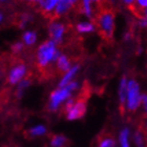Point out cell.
Listing matches in <instances>:
<instances>
[{"instance_id": "9c48e42d", "label": "cell", "mask_w": 147, "mask_h": 147, "mask_svg": "<svg viewBox=\"0 0 147 147\" xmlns=\"http://www.w3.org/2000/svg\"><path fill=\"white\" fill-rule=\"evenodd\" d=\"M74 4H75V1H69V0H60V1H57V4H56L54 12H55V14L57 16L64 15L65 13H67L73 7Z\"/></svg>"}, {"instance_id": "277c9868", "label": "cell", "mask_w": 147, "mask_h": 147, "mask_svg": "<svg viewBox=\"0 0 147 147\" xmlns=\"http://www.w3.org/2000/svg\"><path fill=\"white\" fill-rule=\"evenodd\" d=\"M98 26L101 34L106 38H111L115 32V15L113 11H104L98 17Z\"/></svg>"}, {"instance_id": "9a60e30c", "label": "cell", "mask_w": 147, "mask_h": 147, "mask_svg": "<svg viewBox=\"0 0 147 147\" xmlns=\"http://www.w3.org/2000/svg\"><path fill=\"white\" fill-rule=\"evenodd\" d=\"M66 143H67V138L63 135H55L51 139L52 147H63Z\"/></svg>"}, {"instance_id": "7402d4cb", "label": "cell", "mask_w": 147, "mask_h": 147, "mask_svg": "<svg viewBox=\"0 0 147 147\" xmlns=\"http://www.w3.org/2000/svg\"><path fill=\"white\" fill-rule=\"evenodd\" d=\"M23 49V43L22 42H16L14 45H13V51L14 52H19V51H22Z\"/></svg>"}, {"instance_id": "7c38bea8", "label": "cell", "mask_w": 147, "mask_h": 147, "mask_svg": "<svg viewBox=\"0 0 147 147\" xmlns=\"http://www.w3.org/2000/svg\"><path fill=\"white\" fill-rule=\"evenodd\" d=\"M56 63H57V67H58L59 71H67L71 66V60L68 59V57L64 54H60V56L58 57V59L56 60Z\"/></svg>"}, {"instance_id": "2e32d148", "label": "cell", "mask_w": 147, "mask_h": 147, "mask_svg": "<svg viewBox=\"0 0 147 147\" xmlns=\"http://www.w3.org/2000/svg\"><path fill=\"white\" fill-rule=\"evenodd\" d=\"M119 142L121 147H130L129 146V129L123 128L119 135Z\"/></svg>"}, {"instance_id": "8992f818", "label": "cell", "mask_w": 147, "mask_h": 147, "mask_svg": "<svg viewBox=\"0 0 147 147\" xmlns=\"http://www.w3.org/2000/svg\"><path fill=\"white\" fill-rule=\"evenodd\" d=\"M86 113V103L83 100H75L71 106L68 109L65 110L66 119L68 121H75L79 120L84 117Z\"/></svg>"}, {"instance_id": "5b68a950", "label": "cell", "mask_w": 147, "mask_h": 147, "mask_svg": "<svg viewBox=\"0 0 147 147\" xmlns=\"http://www.w3.org/2000/svg\"><path fill=\"white\" fill-rule=\"evenodd\" d=\"M65 32H66V28L63 23L59 21H53L49 23V33L51 36V40L55 43L56 45L61 44L63 42L65 36Z\"/></svg>"}, {"instance_id": "d6986e66", "label": "cell", "mask_w": 147, "mask_h": 147, "mask_svg": "<svg viewBox=\"0 0 147 147\" xmlns=\"http://www.w3.org/2000/svg\"><path fill=\"white\" fill-rule=\"evenodd\" d=\"M30 85H31V82H30L28 79L21 80V81L18 83V87H17V92H16V95H17V97H22L23 92H24V90L28 88Z\"/></svg>"}, {"instance_id": "4fadbf2b", "label": "cell", "mask_w": 147, "mask_h": 147, "mask_svg": "<svg viewBox=\"0 0 147 147\" xmlns=\"http://www.w3.org/2000/svg\"><path fill=\"white\" fill-rule=\"evenodd\" d=\"M57 1L58 0H42V1H38V5L42 12L52 13L55 9Z\"/></svg>"}, {"instance_id": "8fae6325", "label": "cell", "mask_w": 147, "mask_h": 147, "mask_svg": "<svg viewBox=\"0 0 147 147\" xmlns=\"http://www.w3.org/2000/svg\"><path fill=\"white\" fill-rule=\"evenodd\" d=\"M127 78L125 75H123L121 81L119 83V101L121 105H125L126 94H127Z\"/></svg>"}, {"instance_id": "ffe728a7", "label": "cell", "mask_w": 147, "mask_h": 147, "mask_svg": "<svg viewBox=\"0 0 147 147\" xmlns=\"http://www.w3.org/2000/svg\"><path fill=\"white\" fill-rule=\"evenodd\" d=\"M99 147H115L116 146V141L113 140V137H107L103 138L99 141Z\"/></svg>"}, {"instance_id": "7a4b0ae2", "label": "cell", "mask_w": 147, "mask_h": 147, "mask_svg": "<svg viewBox=\"0 0 147 147\" xmlns=\"http://www.w3.org/2000/svg\"><path fill=\"white\" fill-rule=\"evenodd\" d=\"M142 94L140 85L136 80L127 81V94H126V107L129 111H136L141 105Z\"/></svg>"}, {"instance_id": "cb8c5ba5", "label": "cell", "mask_w": 147, "mask_h": 147, "mask_svg": "<svg viewBox=\"0 0 147 147\" xmlns=\"http://www.w3.org/2000/svg\"><path fill=\"white\" fill-rule=\"evenodd\" d=\"M137 4H138L140 7H142V9H145L147 6V1H142V0H139L137 1Z\"/></svg>"}, {"instance_id": "d4e9b609", "label": "cell", "mask_w": 147, "mask_h": 147, "mask_svg": "<svg viewBox=\"0 0 147 147\" xmlns=\"http://www.w3.org/2000/svg\"><path fill=\"white\" fill-rule=\"evenodd\" d=\"M2 21H3V14L0 12V24L2 23Z\"/></svg>"}, {"instance_id": "6da1fadb", "label": "cell", "mask_w": 147, "mask_h": 147, "mask_svg": "<svg viewBox=\"0 0 147 147\" xmlns=\"http://www.w3.org/2000/svg\"><path fill=\"white\" fill-rule=\"evenodd\" d=\"M61 53L52 40H46L37 49V63L41 67H46L49 63L56 62Z\"/></svg>"}, {"instance_id": "603a6c76", "label": "cell", "mask_w": 147, "mask_h": 147, "mask_svg": "<svg viewBox=\"0 0 147 147\" xmlns=\"http://www.w3.org/2000/svg\"><path fill=\"white\" fill-rule=\"evenodd\" d=\"M141 104L143 105V107H144V110L146 111V108H147V96H146V94H143V95H142Z\"/></svg>"}, {"instance_id": "ac0fdd59", "label": "cell", "mask_w": 147, "mask_h": 147, "mask_svg": "<svg viewBox=\"0 0 147 147\" xmlns=\"http://www.w3.org/2000/svg\"><path fill=\"white\" fill-rule=\"evenodd\" d=\"M94 9H92V2L90 0H84L82 2V12L83 14L89 19H92V12Z\"/></svg>"}, {"instance_id": "ba28073f", "label": "cell", "mask_w": 147, "mask_h": 147, "mask_svg": "<svg viewBox=\"0 0 147 147\" xmlns=\"http://www.w3.org/2000/svg\"><path fill=\"white\" fill-rule=\"evenodd\" d=\"M79 69H80V65L76 64V65H74V66H71L67 71H65V74L63 75V77H62V79L60 80V82H59L58 87H64V86L67 85L71 81H73V79L75 78V76H76L77 74H78Z\"/></svg>"}, {"instance_id": "52a82bcc", "label": "cell", "mask_w": 147, "mask_h": 147, "mask_svg": "<svg viewBox=\"0 0 147 147\" xmlns=\"http://www.w3.org/2000/svg\"><path fill=\"white\" fill-rule=\"evenodd\" d=\"M26 73H28L26 65L23 64V63H18L14 67H12V69H11V71L9 74V77H7V81H9V84L16 85L21 80H23Z\"/></svg>"}, {"instance_id": "44dd1931", "label": "cell", "mask_w": 147, "mask_h": 147, "mask_svg": "<svg viewBox=\"0 0 147 147\" xmlns=\"http://www.w3.org/2000/svg\"><path fill=\"white\" fill-rule=\"evenodd\" d=\"M135 142L138 147H144V138H143L142 134H140V132H137V134H136Z\"/></svg>"}, {"instance_id": "3957f363", "label": "cell", "mask_w": 147, "mask_h": 147, "mask_svg": "<svg viewBox=\"0 0 147 147\" xmlns=\"http://www.w3.org/2000/svg\"><path fill=\"white\" fill-rule=\"evenodd\" d=\"M71 92L66 86H64V87H58L55 90H53L51 92V96H49V105H47L49 110H51L53 113L57 111L59 109V107H60V105L63 102L67 101L68 99L71 98Z\"/></svg>"}, {"instance_id": "e0dca14e", "label": "cell", "mask_w": 147, "mask_h": 147, "mask_svg": "<svg viewBox=\"0 0 147 147\" xmlns=\"http://www.w3.org/2000/svg\"><path fill=\"white\" fill-rule=\"evenodd\" d=\"M46 134V127L42 124H39V125H36L34 127H32L30 130H28V135L31 137H40V136H43Z\"/></svg>"}, {"instance_id": "30bf717a", "label": "cell", "mask_w": 147, "mask_h": 147, "mask_svg": "<svg viewBox=\"0 0 147 147\" xmlns=\"http://www.w3.org/2000/svg\"><path fill=\"white\" fill-rule=\"evenodd\" d=\"M76 31L80 34H89L96 31V26L90 21H81L76 24Z\"/></svg>"}, {"instance_id": "5bb4252c", "label": "cell", "mask_w": 147, "mask_h": 147, "mask_svg": "<svg viewBox=\"0 0 147 147\" xmlns=\"http://www.w3.org/2000/svg\"><path fill=\"white\" fill-rule=\"evenodd\" d=\"M22 41L26 46H33L37 41V33L34 31H26L22 35Z\"/></svg>"}]
</instances>
